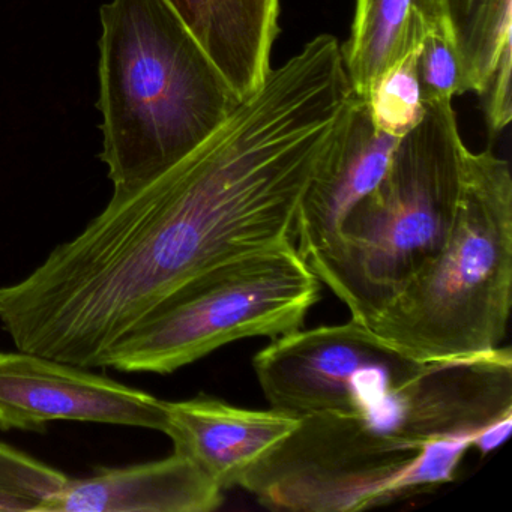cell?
Masks as SVG:
<instances>
[{"label": "cell", "mask_w": 512, "mask_h": 512, "mask_svg": "<svg viewBox=\"0 0 512 512\" xmlns=\"http://www.w3.org/2000/svg\"><path fill=\"white\" fill-rule=\"evenodd\" d=\"M337 38L317 35L271 68L202 145L125 194L25 280L0 287L22 352L83 368L208 269L295 245L299 209L352 116Z\"/></svg>", "instance_id": "obj_1"}, {"label": "cell", "mask_w": 512, "mask_h": 512, "mask_svg": "<svg viewBox=\"0 0 512 512\" xmlns=\"http://www.w3.org/2000/svg\"><path fill=\"white\" fill-rule=\"evenodd\" d=\"M100 14L101 160L125 194L202 145L241 101L169 0H112Z\"/></svg>", "instance_id": "obj_2"}, {"label": "cell", "mask_w": 512, "mask_h": 512, "mask_svg": "<svg viewBox=\"0 0 512 512\" xmlns=\"http://www.w3.org/2000/svg\"><path fill=\"white\" fill-rule=\"evenodd\" d=\"M464 149L451 101L425 104L382 181L305 260L350 319H373L439 253L460 203Z\"/></svg>", "instance_id": "obj_3"}, {"label": "cell", "mask_w": 512, "mask_h": 512, "mask_svg": "<svg viewBox=\"0 0 512 512\" xmlns=\"http://www.w3.org/2000/svg\"><path fill=\"white\" fill-rule=\"evenodd\" d=\"M511 298V169L491 151L466 148L445 244L365 325L418 361L466 358L500 347Z\"/></svg>", "instance_id": "obj_4"}, {"label": "cell", "mask_w": 512, "mask_h": 512, "mask_svg": "<svg viewBox=\"0 0 512 512\" xmlns=\"http://www.w3.org/2000/svg\"><path fill=\"white\" fill-rule=\"evenodd\" d=\"M472 437L419 442L364 413H319L254 464L239 487L269 509L356 512L454 481Z\"/></svg>", "instance_id": "obj_5"}, {"label": "cell", "mask_w": 512, "mask_h": 512, "mask_svg": "<svg viewBox=\"0 0 512 512\" xmlns=\"http://www.w3.org/2000/svg\"><path fill=\"white\" fill-rule=\"evenodd\" d=\"M322 283L295 245L220 263L143 317L104 356L122 373L170 374L244 338L298 331Z\"/></svg>", "instance_id": "obj_6"}, {"label": "cell", "mask_w": 512, "mask_h": 512, "mask_svg": "<svg viewBox=\"0 0 512 512\" xmlns=\"http://www.w3.org/2000/svg\"><path fill=\"white\" fill-rule=\"evenodd\" d=\"M422 365L355 319L281 335L253 361L271 409L295 418L364 412Z\"/></svg>", "instance_id": "obj_7"}, {"label": "cell", "mask_w": 512, "mask_h": 512, "mask_svg": "<svg viewBox=\"0 0 512 512\" xmlns=\"http://www.w3.org/2000/svg\"><path fill=\"white\" fill-rule=\"evenodd\" d=\"M53 421L163 433L166 401L79 365L22 350L0 353V428L44 431Z\"/></svg>", "instance_id": "obj_8"}, {"label": "cell", "mask_w": 512, "mask_h": 512, "mask_svg": "<svg viewBox=\"0 0 512 512\" xmlns=\"http://www.w3.org/2000/svg\"><path fill=\"white\" fill-rule=\"evenodd\" d=\"M299 418L278 410H251L214 397L166 401L164 434L173 451L190 458L221 490L239 487L242 479L281 440Z\"/></svg>", "instance_id": "obj_9"}, {"label": "cell", "mask_w": 512, "mask_h": 512, "mask_svg": "<svg viewBox=\"0 0 512 512\" xmlns=\"http://www.w3.org/2000/svg\"><path fill=\"white\" fill-rule=\"evenodd\" d=\"M223 502V490L173 451L161 460L70 478L41 512H211Z\"/></svg>", "instance_id": "obj_10"}, {"label": "cell", "mask_w": 512, "mask_h": 512, "mask_svg": "<svg viewBox=\"0 0 512 512\" xmlns=\"http://www.w3.org/2000/svg\"><path fill=\"white\" fill-rule=\"evenodd\" d=\"M398 143L376 130L367 103L358 97L343 137L299 209L295 247L305 260L334 239L347 212L382 181Z\"/></svg>", "instance_id": "obj_11"}, {"label": "cell", "mask_w": 512, "mask_h": 512, "mask_svg": "<svg viewBox=\"0 0 512 512\" xmlns=\"http://www.w3.org/2000/svg\"><path fill=\"white\" fill-rule=\"evenodd\" d=\"M239 101L271 70L280 0H169Z\"/></svg>", "instance_id": "obj_12"}, {"label": "cell", "mask_w": 512, "mask_h": 512, "mask_svg": "<svg viewBox=\"0 0 512 512\" xmlns=\"http://www.w3.org/2000/svg\"><path fill=\"white\" fill-rule=\"evenodd\" d=\"M440 19L437 0H355L349 40L341 46L353 94L365 100L377 79L424 40L427 23Z\"/></svg>", "instance_id": "obj_13"}, {"label": "cell", "mask_w": 512, "mask_h": 512, "mask_svg": "<svg viewBox=\"0 0 512 512\" xmlns=\"http://www.w3.org/2000/svg\"><path fill=\"white\" fill-rule=\"evenodd\" d=\"M457 46L467 92L481 95L491 77L512 68V0H437Z\"/></svg>", "instance_id": "obj_14"}, {"label": "cell", "mask_w": 512, "mask_h": 512, "mask_svg": "<svg viewBox=\"0 0 512 512\" xmlns=\"http://www.w3.org/2000/svg\"><path fill=\"white\" fill-rule=\"evenodd\" d=\"M425 37V35H424ZM421 43L410 47L377 79L365 98L376 130L403 139L421 124L425 115L418 79V55Z\"/></svg>", "instance_id": "obj_15"}, {"label": "cell", "mask_w": 512, "mask_h": 512, "mask_svg": "<svg viewBox=\"0 0 512 512\" xmlns=\"http://www.w3.org/2000/svg\"><path fill=\"white\" fill-rule=\"evenodd\" d=\"M68 479L61 470L0 442V511L41 512Z\"/></svg>", "instance_id": "obj_16"}, {"label": "cell", "mask_w": 512, "mask_h": 512, "mask_svg": "<svg viewBox=\"0 0 512 512\" xmlns=\"http://www.w3.org/2000/svg\"><path fill=\"white\" fill-rule=\"evenodd\" d=\"M418 79L424 104L448 103L467 94L463 67L445 20L427 23L418 55Z\"/></svg>", "instance_id": "obj_17"}, {"label": "cell", "mask_w": 512, "mask_h": 512, "mask_svg": "<svg viewBox=\"0 0 512 512\" xmlns=\"http://www.w3.org/2000/svg\"><path fill=\"white\" fill-rule=\"evenodd\" d=\"M512 430V415L505 416V418L497 419L491 422L487 427L482 428L475 439H473L472 448L478 449L479 454L487 455L490 452L496 451L505 440L508 439Z\"/></svg>", "instance_id": "obj_18"}]
</instances>
